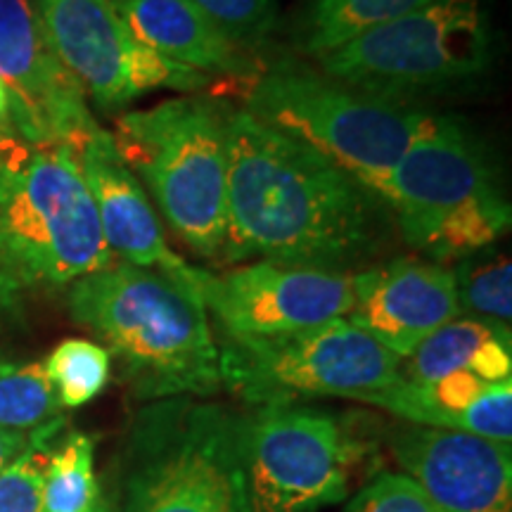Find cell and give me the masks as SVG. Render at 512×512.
<instances>
[{
  "label": "cell",
  "mask_w": 512,
  "mask_h": 512,
  "mask_svg": "<svg viewBox=\"0 0 512 512\" xmlns=\"http://www.w3.org/2000/svg\"><path fill=\"white\" fill-rule=\"evenodd\" d=\"M358 446L342 420L297 403L242 415L249 512H316L349 496Z\"/></svg>",
  "instance_id": "30bf717a"
},
{
  "label": "cell",
  "mask_w": 512,
  "mask_h": 512,
  "mask_svg": "<svg viewBox=\"0 0 512 512\" xmlns=\"http://www.w3.org/2000/svg\"><path fill=\"white\" fill-rule=\"evenodd\" d=\"M387 441L434 512H512L510 444L411 422L392 427Z\"/></svg>",
  "instance_id": "5bb4252c"
},
{
  "label": "cell",
  "mask_w": 512,
  "mask_h": 512,
  "mask_svg": "<svg viewBox=\"0 0 512 512\" xmlns=\"http://www.w3.org/2000/svg\"><path fill=\"white\" fill-rule=\"evenodd\" d=\"M19 292H22V287H19L15 280L10 278L8 271L0 266V309H8V306L15 304Z\"/></svg>",
  "instance_id": "83f0119b"
},
{
  "label": "cell",
  "mask_w": 512,
  "mask_h": 512,
  "mask_svg": "<svg viewBox=\"0 0 512 512\" xmlns=\"http://www.w3.org/2000/svg\"><path fill=\"white\" fill-rule=\"evenodd\" d=\"M242 470V413L190 396L140 413L114 512H223Z\"/></svg>",
  "instance_id": "52a82bcc"
},
{
  "label": "cell",
  "mask_w": 512,
  "mask_h": 512,
  "mask_svg": "<svg viewBox=\"0 0 512 512\" xmlns=\"http://www.w3.org/2000/svg\"><path fill=\"white\" fill-rule=\"evenodd\" d=\"M223 512H249V503H247V489H245V479H242L238 489H235L233 498H230L228 508Z\"/></svg>",
  "instance_id": "f1b7e54d"
},
{
  "label": "cell",
  "mask_w": 512,
  "mask_h": 512,
  "mask_svg": "<svg viewBox=\"0 0 512 512\" xmlns=\"http://www.w3.org/2000/svg\"><path fill=\"white\" fill-rule=\"evenodd\" d=\"M57 60L100 110L128 107L159 88L195 93L219 81L143 46L112 0H31Z\"/></svg>",
  "instance_id": "8fae6325"
},
{
  "label": "cell",
  "mask_w": 512,
  "mask_h": 512,
  "mask_svg": "<svg viewBox=\"0 0 512 512\" xmlns=\"http://www.w3.org/2000/svg\"><path fill=\"white\" fill-rule=\"evenodd\" d=\"M46 373L60 406L79 408L105 392L112 375V356L88 339H64L48 356Z\"/></svg>",
  "instance_id": "7402d4cb"
},
{
  "label": "cell",
  "mask_w": 512,
  "mask_h": 512,
  "mask_svg": "<svg viewBox=\"0 0 512 512\" xmlns=\"http://www.w3.org/2000/svg\"><path fill=\"white\" fill-rule=\"evenodd\" d=\"M347 512H434L411 479L382 472L351 498Z\"/></svg>",
  "instance_id": "484cf974"
},
{
  "label": "cell",
  "mask_w": 512,
  "mask_h": 512,
  "mask_svg": "<svg viewBox=\"0 0 512 512\" xmlns=\"http://www.w3.org/2000/svg\"><path fill=\"white\" fill-rule=\"evenodd\" d=\"M0 126H10V95L0 83Z\"/></svg>",
  "instance_id": "f546056e"
},
{
  "label": "cell",
  "mask_w": 512,
  "mask_h": 512,
  "mask_svg": "<svg viewBox=\"0 0 512 512\" xmlns=\"http://www.w3.org/2000/svg\"><path fill=\"white\" fill-rule=\"evenodd\" d=\"M188 268L166 273L114 261L69 290L72 318L107 344L140 399L211 396L221 389L219 342Z\"/></svg>",
  "instance_id": "7a4b0ae2"
},
{
  "label": "cell",
  "mask_w": 512,
  "mask_h": 512,
  "mask_svg": "<svg viewBox=\"0 0 512 512\" xmlns=\"http://www.w3.org/2000/svg\"><path fill=\"white\" fill-rule=\"evenodd\" d=\"M46 363H0V430L34 434L62 418Z\"/></svg>",
  "instance_id": "44dd1931"
},
{
  "label": "cell",
  "mask_w": 512,
  "mask_h": 512,
  "mask_svg": "<svg viewBox=\"0 0 512 512\" xmlns=\"http://www.w3.org/2000/svg\"><path fill=\"white\" fill-rule=\"evenodd\" d=\"M211 24L245 53L264 46L275 27L278 0H190Z\"/></svg>",
  "instance_id": "d4e9b609"
},
{
  "label": "cell",
  "mask_w": 512,
  "mask_h": 512,
  "mask_svg": "<svg viewBox=\"0 0 512 512\" xmlns=\"http://www.w3.org/2000/svg\"><path fill=\"white\" fill-rule=\"evenodd\" d=\"M494 337H510V328L472 318H453L420 342V347L408 356L406 370L401 368V377L427 384L458 370L472 373L477 354Z\"/></svg>",
  "instance_id": "ffe728a7"
},
{
  "label": "cell",
  "mask_w": 512,
  "mask_h": 512,
  "mask_svg": "<svg viewBox=\"0 0 512 512\" xmlns=\"http://www.w3.org/2000/svg\"><path fill=\"white\" fill-rule=\"evenodd\" d=\"M74 152L0 126V266L22 287L72 285L112 266Z\"/></svg>",
  "instance_id": "3957f363"
},
{
  "label": "cell",
  "mask_w": 512,
  "mask_h": 512,
  "mask_svg": "<svg viewBox=\"0 0 512 512\" xmlns=\"http://www.w3.org/2000/svg\"><path fill=\"white\" fill-rule=\"evenodd\" d=\"M387 214L380 195L311 145L230 110L223 261L342 273L375 252Z\"/></svg>",
  "instance_id": "6da1fadb"
},
{
  "label": "cell",
  "mask_w": 512,
  "mask_h": 512,
  "mask_svg": "<svg viewBox=\"0 0 512 512\" xmlns=\"http://www.w3.org/2000/svg\"><path fill=\"white\" fill-rule=\"evenodd\" d=\"M458 309L465 318L508 328L512 318V261L494 256L489 261L467 259L453 268Z\"/></svg>",
  "instance_id": "603a6c76"
},
{
  "label": "cell",
  "mask_w": 512,
  "mask_h": 512,
  "mask_svg": "<svg viewBox=\"0 0 512 512\" xmlns=\"http://www.w3.org/2000/svg\"><path fill=\"white\" fill-rule=\"evenodd\" d=\"M401 358L347 318L275 337H221V387L252 408L311 396L361 401L401 377Z\"/></svg>",
  "instance_id": "9c48e42d"
},
{
  "label": "cell",
  "mask_w": 512,
  "mask_h": 512,
  "mask_svg": "<svg viewBox=\"0 0 512 512\" xmlns=\"http://www.w3.org/2000/svg\"><path fill=\"white\" fill-rule=\"evenodd\" d=\"M228 114L219 100L185 95L124 112L112 133L119 157L176 238L211 261H219L226 240Z\"/></svg>",
  "instance_id": "277c9868"
},
{
  "label": "cell",
  "mask_w": 512,
  "mask_h": 512,
  "mask_svg": "<svg viewBox=\"0 0 512 512\" xmlns=\"http://www.w3.org/2000/svg\"><path fill=\"white\" fill-rule=\"evenodd\" d=\"M373 192L403 240L434 259H470L510 228L482 145L448 117H434Z\"/></svg>",
  "instance_id": "5b68a950"
},
{
  "label": "cell",
  "mask_w": 512,
  "mask_h": 512,
  "mask_svg": "<svg viewBox=\"0 0 512 512\" xmlns=\"http://www.w3.org/2000/svg\"><path fill=\"white\" fill-rule=\"evenodd\" d=\"M434 0H306L302 17L304 48L328 55L356 36L425 8Z\"/></svg>",
  "instance_id": "ac0fdd59"
},
{
  "label": "cell",
  "mask_w": 512,
  "mask_h": 512,
  "mask_svg": "<svg viewBox=\"0 0 512 512\" xmlns=\"http://www.w3.org/2000/svg\"><path fill=\"white\" fill-rule=\"evenodd\" d=\"M489 60L482 0H434L318 57L332 79L396 100L477 79Z\"/></svg>",
  "instance_id": "ba28073f"
},
{
  "label": "cell",
  "mask_w": 512,
  "mask_h": 512,
  "mask_svg": "<svg viewBox=\"0 0 512 512\" xmlns=\"http://www.w3.org/2000/svg\"><path fill=\"white\" fill-rule=\"evenodd\" d=\"M247 112L311 145L373 190L434 114L332 79L299 62L264 69L247 86Z\"/></svg>",
  "instance_id": "8992f818"
},
{
  "label": "cell",
  "mask_w": 512,
  "mask_h": 512,
  "mask_svg": "<svg viewBox=\"0 0 512 512\" xmlns=\"http://www.w3.org/2000/svg\"><path fill=\"white\" fill-rule=\"evenodd\" d=\"M76 162L93 197L107 247L117 259L166 273L185 266L181 256L166 245L157 211L143 185L119 157L110 131L100 128L83 145Z\"/></svg>",
  "instance_id": "2e32d148"
},
{
  "label": "cell",
  "mask_w": 512,
  "mask_h": 512,
  "mask_svg": "<svg viewBox=\"0 0 512 512\" xmlns=\"http://www.w3.org/2000/svg\"><path fill=\"white\" fill-rule=\"evenodd\" d=\"M0 83L10 95V126L31 143L64 145L76 157L100 131L31 0H0Z\"/></svg>",
  "instance_id": "4fadbf2b"
},
{
  "label": "cell",
  "mask_w": 512,
  "mask_h": 512,
  "mask_svg": "<svg viewBox=\"0 0 512 512\" xmlns=\"http://www.w3.org/2000/svg\"><path fill=\"white\" fill-rule=\"evenodd\" d=\"M102 512H114V505H112V501H107V505H105V510Z\"/></svg>",
  "instance_id": "4dcf8cb0"
},
{
  "label": "cell",
  "mask_w": 512,
  "mask_h": 512,
  "mask_svg": "<svg viewBox=\"0 0 512 512\" xmlns=\"http://www.w3.org/2000/svg\"><path fill=\"white\" fill-rule=\"evenodd\" d=\"M347 320L396 358H408L441 325L460 318L453 268L399 259L351 278Z\"/></svg>",
  "instance_id": "9a60e30c"
},
{
  "label": "cell",
  "mask_w": 512,
  "mask_h": 512,
  "mask_svg": "<svg viewBox=\"0 0 512 512\" xmlns=\"http://www.w3.org/2000/svg\"><path fill=\"white\" fill-rule=\"evenodd\" d=\"M128 31L147 48L214 79L249 86L264 69L228 41L190 0H112ZM223 83V81H221Z\"/></svg>",
  "instance_id": "e0dca14e"
},
{
  "label": "cell",
  "mask_w": 512,
  "mask_h": 512,
  "mask_svg": "<svg viewBox=\"0 0 512 512\" xmlns=\"http://www.w3.org/2000/svg\"><path fill=\"white\" fill-rule=\"evenodd\" d=\"M29 441L31 434L0 430V472H3L5 467H10L24 451H27Z\"/></svg>",
  "instance_id": "4316f807"
},
{
  "label": "cell",
  "mask_w": 512,
  "mask_h": 512,
  "mask_svg": "<svg viewBox=\"0 0 512 512\" xmlns=\"http://www.w3.org/2000/svg\"><path fill=\"white\" fill-rule=\"evenodd\" d=\"M110 498L95 475V441L69 432L50 448L43 472V512H102Z\"/></svg>",
  "instance_id": "d6986e66"
},
{
  "label": "cell",
  "mask_w": 512,
  "mask_h": 512,
  "mask_svg": "<svg viewBox=\"0 0 512 512\" xmlns=\"http://www.w3.org/2000/svg\"><path fill=\"white\" fill-rule=\"evenodd\" d=\"M190 283L221 337H275L347 318L351 275L256 261L228 273L188 268Z\"/></svg>",
  "instance_id": "7c38bea8"
},
{
  "label": "cell",
  "mask_w": 512,
  "mask_h": 512,
  "mask_svg": "<svg viewBox=\"0 0 512 512\" xmlns=\"http://www.w3.org/2000/svg\"><path fill=\"white\" fill-rule=\"evenodd\" d=\"M62 427L60 418L31 434L27 451L0 472V512H43V472Z\"/></svg>",
  "instance_id": "cb8c5ba5"
}]
</instances>
